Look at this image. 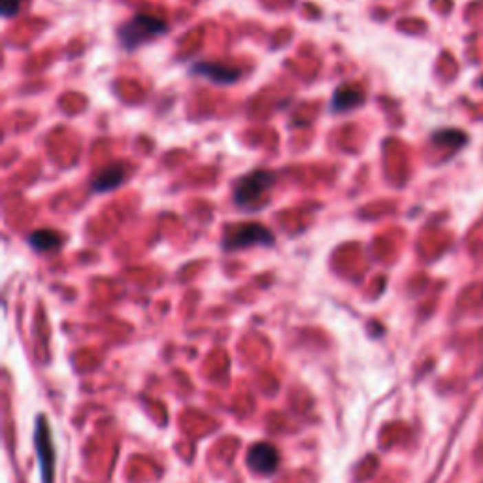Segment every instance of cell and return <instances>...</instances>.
<instances>
[{
	"label": "cell",
	"mask_w": 483,
	"mask_h": 483,
	"mask_svg": "<svg viewBox=\"0 0 483 483\" xmlns=\"http://www.w3.org/2000/svg\"><path fill=\"white\" fill-rule=\"evenodd\" d=\"M274 242V235L270 230L259 223H248V225H240L235 230H230L225 235L223 240V248L228 251H235L240 248H249V246H270Z\"/></svg>",
	"instance_id": "cell-2"
},
{
	"label": "cell",
	"mask_w": 483,
	"mask_h": 483,
	"mask_svg": "<svg viewBox=\"0 0 483 483\" xmlns=\"http://www.w3.org/2000/svg\"><path fill=\"white\" fill-rule=\"evenodd\" d=\"M365 100V93L355 85H344V87L336 89L334 98H332V108L336 111L352 110L355 106H359Z\"/></svg>",
	"instance_id": "cell-8"
},
{
	"label": "cell",
	"mask_w": 483,
	"mask_h": 483,
	"mask_svg": "<svg viewBox=\"0 0 483 483\" xmlns=\"http://www.w3.org/2000/svg\"><path fill=\"white\" fill-rule=\"evenodd\" d=\"M34 436H36L38 459H40V466H42V480H44V483H53V464H55V455H53L50 425H47V421H45L44 418L38 419Z\"/></svg>",
	"instance_id": "cell-4"
},
{
	"label": "cell",
	"mask_w": 483,
	"mask_h": 483,
	"mask_svg": "<svg viewBox=\"0 0 483 483\" xmlns=\"http://www.w3.org/2000/svg\"><path fill=\"white\" fill-rule=\"evenodd\" d=\"M25 0H0V12H2V17H14L19 8L23 6Z\"/></svg>",
	"instance_id": "cell-10"
},
{
	"label": "cell",
	"mask_w": 483,
	"mask_h": 483,
	"mask_svg": "<svg viewBox=\"0 0 483 483\" xmlns=\"http://www.w3.org/2000/svg\"><path fill=\"white\" fill-rule=\"evenodd\" d=\"M193 72L200 74V76H204V78L212 80L213 83H219V85L233 83V81L240 78V70L225 65H217V63H197L193 66Z\"/></svg>",
	"instance_id": "cell-6"
},
{
	"label": "cell",
	"mask_w": 483,
	"mask_h": 483,
	"mask_svg": "<svg viewBox=\"0 0 483 483\" xmlns=\"http://www.w3.org/2000/svg\"><path fill=\"white\" fill-rule=\"evenodd\" d=\"M167 30V23L157 19L153 15L138 14L127 21L119 30V40L125 45V50H134L147 40L159 36Z\"/></svg>",
	"instance_id": "cell-1"
},
{
	"label": "cell",
	"mask_w": 483,
	"mask_h": 483,
	"mask_svg": "<svg viewBox=\"0 0 483 483\" xmlns=\"http://www.w3.org/2000/svg\"><path fill=\"white\" fill-rule=\"evenodd\" d=\"M125 180V167L123 164H110L104 170H100L95 178H93V189L96 193H104V191H111L118 187L119 183Z\"/></svg>",
	"instance_id": "cell-7"
},
{
	"label": "cell",
	"mask_w": 483,
	"mask_h": 483,
	"mask_svg": "<svg viewBox=\"0 0 483 483\" xmlns=\"http://www.w3.org/2000/svg\"><path fill=\"white\" fill-rule=\"evenodd\" d=\"M272 183H274V174L268 170H257V172H251L249 176L242 178L235 189L236 204H253L255 200L263 197L264 191L268 189Z\"/></svg>",
	"instance_id": "cell-3"
},
{
	"label": "cell",
	"mask_w": 483,
	"mask_h": 483,
	"mask_svg": "<svg viewBox=\"0 0 483 483\" xmlns=\"http://www.w3.org/2000/svg\"><path fill=\"white\" fill-rule=\"evenodd\" d=\"M248 464L257 474H272L276 472L279 464L278 449L272 447L270 444H255L249 449Z\"/></svg>",
	"instance_id": "cell-5"
},
{
	"label": "cell",
	"mask_w": 483,
	"mask_h": 483,
	"mask_svg": "<svg viewBox=\"0 0 483 483\" xmlns=\"http://www.w3.org/2000/svg\"><path fill=\"white\" fill-rule=\"evenodd\" d=\"M30 246L36 249V251H52L61 244V236L55 233V230H45V228H40V230H34L29 238Z\"/></svg>",
	"instance_id": "cell-9"
}]
</instances>
